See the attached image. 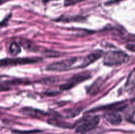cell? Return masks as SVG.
<instances>
[{"mask_svg": "<svg viewBox=\"0 0 135 134\" xmlns=\"http://www.w3.org/2000/svg\"><path fill=\"white\" fill-rule=\"evenodd\" d=\"M21 112H22L23 114H26V115L31 116L33 117H38L39 116L45 115L42 111H40V110H36V109H34L29 107L23 108V109H22V110H21Z\"/></svg>", "mask_w": 135, "mask_h": 134, "instance_id": "10", "label": "cell"}, {"mask_svg": "<svg viewBox=\"0 0 135 134\" xmlns=\"http://www.w3.org/2000/svg\"><path fill=\"white\" fill-rule=\"evenodd\" d=\"M84 0H64V5L65 7L71 6V5H76V3L82 2Z\"/></svg>", "mask_w": 135, "mask_h": 134, "instance_id": "17", "label": "cell"}, {"mask_svg": "<svg viewBox=\"0 0 135 134\" xmlns=\"http://www.w3.org/2000/svg\"><path fill=\"white\" fill-rule=\"evenodd\" d=\"M129 59V55L125 51H111L105 53L104 64L108 66H118L128 63Z\"/></svg>", "mask_w": 135, "mask_h": 134, "instance_id": "2", "label": "cell"}, {"mask_svg": "<svg viewBox=\"0 0 135 134\" xmlns=\"http://www.w3.org/2000/svg\"><path fill=\"white\" fill-rule=\"evenodd\" d=\"M44 55H46V56H48V57H57V56H59L60 55H63V53H62L59 52V51H46L44 52Z\"/></svg>", "mask_w": 135, "mask_h": 134, "instance_id": "15", "label": "cell"}, {"mask_svg": "<svg viewBox=\"0 0 135 134\" xmlns=\"http://www.w3.org/2000/svg\"><path fill=\"white\" fill-rule=\"evenodd\" d=\"M59 81V79L55 77H51V78H44L40 81L42 84H54V82Z\"/></svg>", "mask_w": 135, "mask_h": 134, "instance_id": "16", "label": "cell"}, {"mask_svg": "<svg viewBox=\"0 0 135 134\" xmlns=\"http://www.w3.org/2000/svg\"><path fill=\"white\" fill-rule=\"evenodd\" d=\"M21 46L18 43L15 42H13L11 43L10 46H9V52L12 55H14V56L17 55L21 53Z\"/></svg>", "mask_w": 135, "mask_h": 134, "instance_id": "13", "label": "cell"}, {"mask_svg": "<svg viewBox=\"0 0 135 134\" xmlns=\"http://www.w3.org/2000/svg\"><path fill=\"white\" fill-rule=\"evenodd\" d=\"M48 123L54 126H58L59 127H63V128H72L73 126H72L70 123H67L65 122H61L58 120L55 119H51L48 121Z\"/></svg>", "mask_w": 135, "mask_h": 134, "instance_id": "12", "label": "cell"}, {"mask_svg": "<svg viewBox=\"0 0 135 134\" xmlns=\"http://www.w3.org/2000/svg\"><path fill=\"white\" fill-rule=\"evenodd\" d=\"M40 58H14V59H3L1 60V66H13L17 65L34 64L41 61Z\"/></svg>", "mask_w": 135, "mask_h": 134, "instance_id": "3", "label": "cell"}, {"mask_svg": "<svg viewBox=\"0 0 135 134\" xmlns=\"http://www.w3.org/2000/svg\"><path fill=\"white\" fill-rule=\"evenodd\" d=\"M84 19L83 17H61L57 18L56 21L57 22H71V21H80Z\"/></svg>", "mask_w": 135, "mask_h": 134, "instance_id": "14", "label": "cell"}, {"mask_svg": "<svg viewBox=\"0 0 135 134\" xmlns=\"http://www.w3.org/2000/svg\"><path fill=\"white\" fill-rule=\"evenodd\" d=\"M125 87L127 90H130L135 87V68L129 74Z\"/></svg>", "mask_w": 135, "mask_h": 134, "instance_id": "11", "label": "cell"}, {"mask_svg": "<svg viewBox=\"0 0 135 134\" xmlns=\"http://www.w3.org/2000/svg\"><path fill=\"white\" fill-rule=\"evenodd\" d=\"M104 117L108 122L113 126H118L122 122V116L116 111L108 112L104 114Z\"/></svg>", "mask_w": 135, "mask_h": 134, "instance_id": "7", "label": "cell"}, {"mask_svg": "<svg viewBox=\"0 0 135 134\" xmlns=\"http://www.w3.org/2000/svg\"><path fill=\"white\" fill-rule=\"evenodd\" d=\"M90 73L88 72H80V73L76 74L75 76L71 77L69 80H68L67 83L61 85L59 87V89L62 91L68 90V89H71L73 87L76 85V84L88 80L89 78H90Z\"/></svg>", "mask_w": 135, "mask_h": 134, "instance_id": "4", "label": "cell"}, {"mask_svg": "<svg viewBox=\"0 0 135 134\" xmlns=\"http://www.w3.org/2000/svg\"><path fill=\"white\" fill-rule=\"evenodd\" d=\"M100 122V117L96 116L90 117V118H86L84 120L76 127V131L82 133H86L87 132L92 131L96 128Z\"/></svg>", "mask_w": 135, "mask_h": 134, "instance_id": "5", "label": "cell"}, {"mask_svg": "<svg viewBox=\"0 0 135 134\" xmlns=\"http://www.w3.org/2000/svg\"><path fill=\"white\" fill-rule=\"evenodd\" d=\"M127 106V105L123 102H116L114 104H111V105H106V106H100V107L96 108L91 111H99V110H107V111L112 112V111H118V110H121L125 109Z\"/></svg>", "mask_w": 135, "mask_h": 134, "instance_id": "6", "label": "cell"}, {"mask_svg": "<svg viewBox=\"0 0 135 134\" xmlns=\"http://www.w3.org/2000/svg\"><path fill=\"white\" fill-rule=\"evenodd\" d=\"M20 43H21L22 47H23L27 51H37L39 50V47L34 44V43H32V42H30V41L26 40V39H22V40H21Z\"/></svg>", "mask_w": 135, "mask_h": 134, "instance_id": "9", "label": "cell"}, {"mask_svg": "<svg viewBox=\"0 0 135 134\" xmlns=\"http://www.w3.org/2000/svg\"><path fill=\"white\" fill-rule=\"evenodd\" d=\"M86 66L85 57L75 56L51 63L47 66L46 70L53 72H65L77 68H85Z\"/></svg>", "mask_w": 135, "mask_h": 134, "instance_id": "1", "label": "cell"}, {"mask_svg": "<svg viewBox=\"0 0 135 134\" xmlns=\"http://www.w3.org/2000/svg\"><path fill=\"white\" fill-rule=\"evenodd\" d=\"M124 1V0H111V1H108V2L105 3V5H113V4L115 3H119L120 1Z\"/></svg>", "mask_w": 135, "mask_h": 134, "instance_id": "20", "label": "cell"}, {"mask_svg": "<svg viewBox=\"0 0 135 134\" xmlns=\"http://www.w3.org/2000/svg\"><path fill=\"white\" fill-rule=\"evenodd\" d=\"M126 48L129 51L135 53V43H131V44H127L126 45Z\"/></svg>", "mask_w": 135, "mask_h": 134, "instance_id": "19", "label": "cell"}, {"mask_svg": "<svg viewBox=\"0 0 135 134\" xmlns=\"http://www.w3.org/2000/svg\"><path fill=\"white\" fill-rule=\"evenodd\" d=\"M50 1H52V0H42V1H43V3L44 4H46V3H47L50 2Z\"/></svg>", "mask_w": 135, "mask_h": 134, "instance_id": "21", "label": "cell"}, {"mask_svg": "<svg viewBox=\"0 0 135 134\" xmlns=\"http://www.w3.org/2000/svg\"><path fill=\"white\" fill-rule=\"evenodd\" d=\"M80 112V110H78V109H73V110H68L67 111V117H74V116H76V115H78V114Z\"/></svg>", "mask_w": 135, "mask_h": 134, "instance_id": "18", "label": "cell"}, {"mask_svg": "<svg viewBox=\"0 0 135 134\" xmlns=\"http://www.w3.org/2000/svg\"><path fill=\"white\" fill-rule=\"evenodd\" d=\"M9 1V0H1V4H3V2H6V1Z\"/></svg>", "mask_w": 135, "mask_h": 134, "instance_id": "22", "label": "cell"}, {"mask_svg": "<svg viewBox=\"0 0 135 134\" xmlns=\"http://www.w3.org/2000/svg\"><path fill=\"white\" fill-rule=\"evenodd\" d=\"M102 84L103 81H102V79L98 78L96 81L94 82L93 84H92L87 89V93L90 95L96 94L100 91V89L102 87Z\"/></svg>", "mask_w": 135, "mask_h": 134, "instance_id": "8", "label": "cell"}]
</instances>
